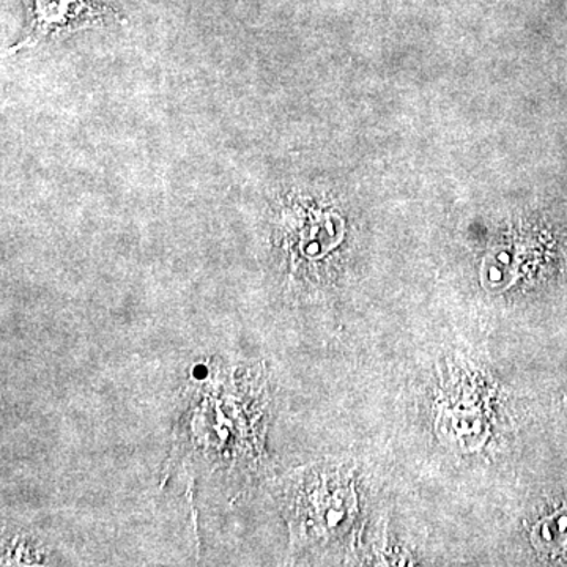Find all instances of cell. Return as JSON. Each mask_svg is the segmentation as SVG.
<instances>
[{
	"label": "cell",
	"instance_id": "cell-1",
	"mask_svg": "<svg viewBox=\"0 0 567 567\" xmlns=\"http://www.w3.org/2000/svg\"><path fill=\"white\" fill-rule=\"evenodd\" d=\"M25 31L14 50L123 20L115 0H22Z\"/></svg>",
	"mask_w": 567,
	"mask_h": 567
},
{
	"label": "cell",
	"instance_id": "cell-2",
	"mask_svg": "<svg viewBox=\"0 0 567 567\" xmlns=\"http://www.w3.org/2000/svg\"><path fill=\"white\" fill-rule=\"evenodd\" d=\"M535 536H539V544H547L548 547H554L551 550H561V547H566L567 509H563V513L557 514V516H551L540 522L539 527L535 529Z\"/></svg>",
	"mask_w": 567,
	"mask_h": 567
}]
</instances>
